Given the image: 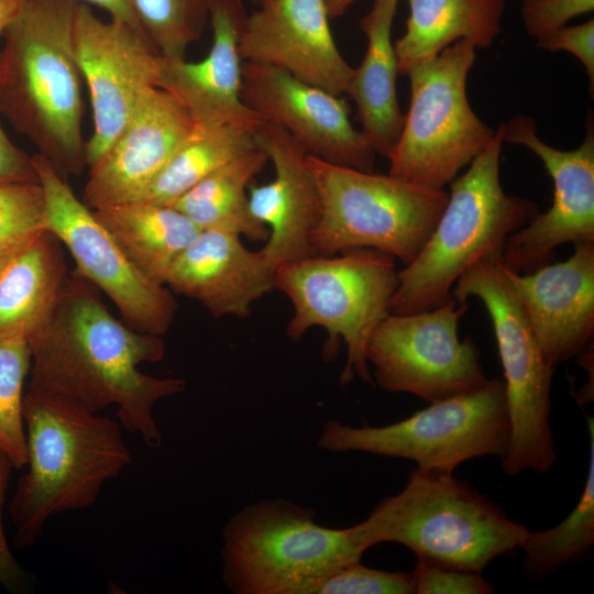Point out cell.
I'll return each instance as SVG.
<instances>
[{
	"instance_id": "5bb4252c",
	"label": "cell",
	"mask_w": 594,
	"mask_h": 594,
	"mask_svg": "<svg viewBox=\"0 0 594 594\" xmlns=\"http://www.w3.org/2000/svg\"><path fill=\"white\" fill-rule=\"evenodd\" d=\"M501 125L504 142L530 150L553 182L551 207L510 234L501 255L509 271L527 274L551 263L561 244L594 242L593 111L588 109L583 142L571 151L543 142L531 117L518 114Z\"/></svg>"
},
{
	"instance_id": "f546056e",
	"label": "cell",
	"mask_w": 594,
	"mask_h": 594,
	"mask_svg": "<svg viewBox=\"0 0 594 594\" xmlns=\"http://www.w3.org/2000/svg\"><path fill=\"white\" fill-rule=\"evenodd\" d=\"M144 34L164 58H186L209 21V0H130Z\"/></svg>"
},
{
	"instance_id": "ac0fdd59",
	"label": "cell",
	"mask_w": 594,
	"mask_h": 594,
	"mask_svg": "<svg viewBox=\"0 0 594 594\" xmlns=\"http://www.w3.org/2000/svg\"><path fill=\"white\" fill-rule=\"evenodd\" d=\"M246 15L242 0H209L212 44L206 57H160L157 87L185 108L195 125H229L254 134L264 123L241 98L239 36Z\"/></svg>"
},
{
	"instance_id": "74e56055",
	"label": "cell",
	"mask_w": 594,
	"mask_h": 594,
	"mask_svg": "<svg viewBox=\"0 0 594 594\" xmlns=\"http://www.w3.org/2000/svg\"><path fill=\"white\" fill-rule=\"evenodd\" d=\"M7 183H38V178L32 156L11 142L0 123V184Z\"/></svg>"
},
{
	"instance_id": "ab89813d",
	"label": "cell",
	"mask_w": 594,
	"mask_h": 594,
	"mask_svg": "<svg viewBox=\"0 0 594 594\" xmlns=\"http://www.w3.org/2000/svg\"><path fill=\"white\" fill-rule=\"evenodd\" d=\"M22 0H0V37L15 16Z\"/></svg>"
},
{
	"instance_id": "4316f807",
	"label": "cell",
	"mask_w": 594,
	"mask_h": 594,
	"mask_svg": "<svg viewBox=\"0 0 594 594\" xmlns=\"http://www.w3.org/2000/svg\"><path fill=\"white\" fill-rule=\"evenodd\" d=\"M267 161L266 153L256 144L209 174L170 206L201 231L216 230L253 241L266 240L268 230L251 213L246 186Z\"/></svg>"
},
{
	"instance_id": "d590c367",
	"label": "cell",
	"mask_w": 594,
	"mask_h": 594,
	"mask_svg": "<svg viewBox=\"0 0 594 594\" xmlns=\"http://www.w3.org/2000/svg\"><path fill=\"white\" fill-rule=\"evenodd\" d=\"M537 47L573 54L584 66L588 77L590 95L594 94V20L578 25H564L556 32L537 40Z\"/></svg>"
},
{
	"instance_id": "484cf974",
	"label": "cell",
	"mask_w": 594,
	"mask_h": 594,
	"mask_svg": "<svg viewBox=\"0 0 594 594\" xmlns=\"http://www.w3.org/2000/svg\"><path fill=\"white\" fill-rule=\"evenodd\" d=\"M94 212L131 262L162 285L176 258L201 231L173 206L128 201Z\"/></svg>"
},
{
	"instance_id": "52a82bcc",
	"label": "cell",
	"mask_w": 594,
	"mask_h": 594,
	"mask_svg": "<svg viewBox=\"0 0 594 594\" xmlns=\"http://www.w3.org/2000/svg\"><path fill=\"white\" fill-rule=\"evenodd\" d=\"M398 285L395 257L374 249H353L336 255H310L274 271V288L292 301L287 336L298 341L307 330L321 327L329 334L327 353L346 345L342 384L359 376L373 383L365 349L378 322L388 314Z\"/></svg>"
},
{
	"instance_id": "7a4b0ae2",
	"label": "cell",
	"mask_w": 594,
	"mask_h": 594,
	"mask_svg": "<svg viewBox=\"0 0 594 594\" xmlns=\"http://www.w3.org/2000/svg\"><path fill=\"white\" fill-rule=\"evenodd\" d=\"M77 3L22 0L0 50V113L65 179L87 166L73 47Z\"/></svg>"
},
{
	"instance_id": "ba28073f",
	"label": "cell",
	"mask_w": 594,
	"mask_h": 594,
	"mask_svg": "<svg viewBox=\"0 0 594 594\" xmlns=\"http://www.w3.org/2000/svg\"><path fill=\"white\" fill-rule=\"evenodd\" d=\"M460 302L479 298L492 320L504 370L510 438L503 471L548 473L558 454L550 427L551 385L556 369L546 360L509 271L501 257L479 261L457 280Z\"/></svg>"
},
{
	"instance_id": "277c9868",
	"label": "cell",
	"mask_w": 594,
	"mask_h": 594,
	"mask_svg": "<svg viewBox=\"0 0 594 594\" xmlns=\"http://www.w3.org/2000/svg\"><path fill=\"white\" fill-rule=\"evenodd\" d=\"M364 551L382 542L409 548L417 559L482 573L524 543L529 529L453 473L416 468L397 494L348 527Z\"/></svg>"
},
{
	"instance_id": "7bdbcfd3",
	"label": "cell",
	"mask_w": 594,
	"mask_h": 594,
	"mask_svg": "<svg viewBox=\"0 0 594 594\" xmlns=\"http://www.w3.org/2000/svg\"><path fill=\"white\" fill-rule=\"evenodd\" d=\"M252 2H255L256 4H260L263 0H251Z\"/></svg>"
},
{
	"instance_id": "9c48e42d",
	"label": "cell",
	"mask_w": 594,
	"mask_h": 594,
	"mask_svg": "<svg viewBox=\"0 0 594 594\" xmlns=\"http://www.w3.org/2000/svg\"><path fill=\"white\" fill-rule=\"evenodd\" d=\"M321 200L312 255L374 249L409 264L421 251L448 201L389 174L334 165L307 154Z\"/></svg>"
},
{
	"instance_id": "603a6c76",
	"label": "cell",
	"mask_w": 594,
	"mask_h": 594,
	"mask_svg": "<svg viewBox=\"0 0 594 594\" xmlns=\"http://www.w3.org/2000/svg\"><path fill=\"white\" fill-rule=\"evenodd\" d=\"M68 275L63 244L48 229L18 244L0 264V340L40 330Z\"/></svg>"
},
{
	"instance_id": "d6986e66",
	"label": "cell",
	"mask_w": 594,
	"mask_h": 594,
	"mask_svg": "<svg viewBox=\"0 0 594 594\" xmlns=\"http://www.w3.org/2000/svg\"><path fill=\"white\" fill-rule=\"evenodd\" d=\"M194 127L172 95L158 87L146 90L110 147L89 167L84 204L96 210L138 199Z\"/></svg>"
},
{
	"instance_id": "1f68e13d",
	"label": "cell",
	"mask_w": 594,
	"mask_h": 594,
	"mask_svg": "<svg viewBox=\"0 0 594 594\" xmlns=\"http://www.w3.org/2000/svg\"><path fill=\"white\" fill-rule=\"evenodd\" d=\"M47 229L40 183L0 184V245L18 244Z\"/></svg>"
},
{
	"instance_id": "f35d334b",
	"label": "cell",
	"mask_w": 594,
	"mask_h": 594,
	"mask_svg": "<svg viewBox=\"0 0 594 594\" xmlns=\"http://www.w3.org/2000/svg\"><path fill=\"white\" fill-rule=\"evenodd\" d=\"M76 1L97 6L103 9L105 11H107L111 15L112 20L123 22L144 34L134 14L130 0H76Z\"/></svg>"
},
{
	"instance_id": "9a60e30c",
	"label": "cell",
	"mask_w": 594,
	"mask_h": 594,
	"mask_svg": "<svg viewBox=\"0 0 594 594\" xmlns=\"http://www.w3.org/2000/svg\"><path fill=\"white\" fill-rule=\"evenodd\" d=\"M74 55L89 90L94 131L86 141L87 166L95 165L121 132L141 96L157 87L161 55L142 32L98 18L78 2Z\"/></svg>"
},
{
	"instance_id": "cb8c5ba5",
	"label": "cell",
	"mask_w": 594,
	"mask_h": 594,
	"mask_svg": "<svg viewBox=\"0 0 594 594\" xmlns=\"http://www.w3.org/2000/svg\"><path fill=\"white\" fill-rule=\"evenodd\" d=\"M398 0H374L360 21L366 36V52L348 85L355 103L356 119L376 154L388 158L400 135L404 113L400 110L396 79L398 65L392 26Z\"/></svg>"
},
{
	"instance_id": "2e32d148",
	"label": "cell",
	"mask_w": 594,
	"mask_h": 594,
	"mask_svg": "<svg viewBox=\"0 0 594 594\" xmlns=\"http://www.w3.org/2000/svg\"><path fill=\"white\" fill-rule=\"evenodd\" d=\"M241 98L264 121L288 132L328 163L373 172L376 153L350 120L344 99L279 68L242 63Z\"/></svg>"
},
{
	"instance_id": "60d3db41",
	"label": "cell",
	"mask_w": 594,
	"mask_h": 594,
	"mask_svg": "<svg viewBox=\"0 0 594 594\" xmlns=\"http://www.w3.org/2000/svg\"><path fill=\"white\" fill-rule=\"evenodd\" d=\"M356 0H324L326 9L329 18H338L345 13V11Z\"/></svg>"
},
{
	"instance_id": "30bf717a",
	"label": "cell",
	"mask_w": 594,
	"mask_h": 594,
	"mask_svg": "<svg viewBox=\"0 0 594 594\" xmlns=\"http://www.w3.org/2000/svg\"><path fill=\"white\" fill-rule=\"evenodd\" d=\"M475 48L457 41L407 72L410 102L388 157L389 175L443 190L492 142L496 130L476 116L466 94Z\"/></svg>"
},
{
	"instance_id": "3957f363",
	"label": "cell",
	"mask_w": 594,
	"mask_h": 594,
	"mask_svg": "<svg viewBox=\"0 0 594 594\" xmlns=\"http://www.w3.org/2000/svg\"><path fill=\"white\" fill-rule=\"evenodd\" d=\"M28 471L9 505L14 546L32 547L54 515L91 506L131 463L120 425L55 394L23 398Z\"/></svg>"
},
{
	"instance_id": "8d00e7d4",
	"label": "cell",
	"mask_w": 594,
	"mask_h": 594,
	"mask_svg": "<svg viewBox=\"0 0 594 594\" xmlns=\"http://www.w3.org/2000/svg\"><path fill=\"white\" fill-rule=\"evenodd\" d=\"M12 468L10 459L0 451V583L10 590L23 592L29 588L31 578L13 557L2 527V507Z\"/></svg>"
},
{
	"instance_id": "b9f144b4",
	"label": "cell",
	"mask_w": 594,
	"mask_h": 594,
	"mask_svg": "<svg viewBox=\"0 0 594 594\" xmlns=\"http://www.w3.org/2000/svg\"><path fill=\"white\" fill-rule=\"evenodd\" d=\"M23 242V241H22ZM21 243V242H20ZM18 243V244H20ZM18 244H12V245H0V264L1 262L4 260V257L18 245Z\"/></svg>"
},
{
	"instance_id": "7402d4cb",
	"label": "cell",
	"mask_w": 594,
	"mask_h": 594,
	"mask_svg": "<svg viewBox=\"0 0 594 594\" xmlns=\"http://www.w3.org/2000/svg\"><path fill=\"white\" fill-rule=\"evenodd\" d=\"M274 271L263 252L245 248L239 235L204 230L176 258L165 285L216 318L246 317L253 302L274 289Z\"/></svg>"
},
{
	"instance_id": "f1b7e54d",
	"label": "cell",
	"mask_w": 594,
	"mask_h": 594,
	"mask_svg": "<svg viewBox=\"0 0 594 594\" xmlns=\"http://www.w3.org/2000/svg\"><path fill=\"white\" fill-rule=\"evenodd\" d=\"M590 460L582 494L572 512L552 528L529 530L520 549L524 574L543 579L560 566L580 561L594 542V420L587 417Z\"/></svg>"
},
{
	"instance_id": "d6a6232c",
	"label": "cell",
	"mask_w": 594,
	"mask_h": 594,
	"mask_svg": "<svg viewBox=\"0 0 594 594\" xmlns=\"http://www.w3.org/2000/svg\"><path fill=\"white\" fill-rule=\"evenodd\" d=\"M308 594H415L411 572L372 569L348 563L317 581Z\"/></svg>"
},
{
	"instance_id": "6da1fadb",
	"label": "cell",
	"mask_w": 594,
	"mask_h": 594,
	"mask_svg": "<svg viewBox=\"0 0 594 594\" xmlns=\"http://www.w3.org/2000/svg\"><path fill=\"white\" fill-rule=\"evenodd\" d=\"M28 343V387L65 397L92 413L116 405L120 425L140 435L147 447L162 446L153 408L186 387L180 378L154 377L139 370L142 363L164 359L162 336L118 320L98 289L74 271L52 316Z\"/></svg>"
},
{
	"instance_id": "5b68a950",
	"label": "cell",
	"mask_w": 594,
	"mask_h": 594,
	"mask_svg": "<svg viewBox=\"0 0 594 594\" xmlns=\"http://www.w3.org/2000/svg\"><path fill=\"white\" fill-rule=\"evenodd\" d=\"M503 130L450 183L448 201L418 255L398 271L388 314L432 309L450 297L460 276L479 261L501 257L507 238L539 213L536 202L506 194L501 184Z\"/></svg>"
},
{
	"instance_id": "8992f818",
	"label": "cell",
	"mask_w": 594,
	"mask_h": 594,
	"mask_svg": "<svg viewBox=\"0 0 594 594\" xmlns=\"http://www.w3.org/2000/svg\"><path fill=\"white\" fill-rule=\"evenodd\" d=\"M314 509L282 498L245 505L222 532V580L234 594H308L362 559L348 528L319 525Z\"/></svg>"
},
{
	"instance_id": "4dcf8cb0",
	"label": "cell",
	"mask_w": 594,
	"mask_h": 594,
	"mask_svg": "<svg viewBox=\"0 0 594 594\" xmlns=\"http://www.w3.org/2000/svg\"><path fill=\"white\" fill-rule=\"evenodd\" d=\"M30 367L31 352L25 338L0 340V451L15 469L25 466L28 461L23 398Z\"/></svg>"
},
{
	"instance_id": "ffe728a7",
	"label": "cell",
	"mask_w": 594,
	"mask_h": 594,
	"mask_svg": "<svg viewBox=\"0 0 594 594\" xmlns=\"http://www.w3.org/2000/svg\"><path fill=\"white\" fill-rule=\"evenodd\" d=\"M253 136L275 169L273 180L251 186L248 195L251 213L268 230L261 251L275 270L312 255L321 200L308 153L288 132L264 121Z\"/></svg>"
},
{
	"instance_id": "44dd1931",
	"label": "cell",
	"mask_w": 594,
	"mask_h": 594,
	"mask_svg": "<svg viewBox=\"0 0 594 594\" xmlns=\"http://www.w3.org/2000/svg\"><path fill=\"white\" fill-rule=\"evenodd\" d=\"M512 277L547 362L556 369L579 356L594 334V242L575 243L564 262Z\"/></svg>"
},
{
	"instance_id": "4fadbf2b",
	"label": "cell",
	"mask_w": 594,
	"mask_h": 594,
	"mask_svg": "<svg viewBox=\"0 0 594 594\" xmlns=\"http://www.w3.org/2000/svg\"><path fill=\"white\" fill-rule=\"evenodd\" d=\"M32 162L44 195L47 229L69 251L75 272L112 300L128 326L165 334L177 310L172 290L131 262L94 210L77 198L45 157L37 153Z\"/></svg>"
},
{
	"instance_id": "d4e9b609",
	"label": "cell",
	"mask_w": 594,
	"mask_h": 594,
	"mask_svg": "<svg viewBox=\"0 0 594 594\" xmlns=\"http://www.w3.org/2000/svg\"><path fill=\"white\" fill-rule=\"evenodd\" d=\"M408 6L405 32L394 43L402 75L460 40L490 47L502 32L506 0H408Z\"/></svg>"
},
{
	"instance_id": "7c38bea8",
	"label": "cell",
	"mask_w": 594,
	"mask_h": 594,
	"mask_svg": "<svg viewBox=\"0 0 594 594\" xmlns=\"http://www.w3.org/2000/svg\"><path fill=\"white\" fill-rule=\"evenodd\" d=\"M468 309V302L452 296L429 310L387 314L365 349L378 387L433 403L484 386L488 378L479 348L471 338L460 340L458 334Z\"/></svg>"
},
{
	"instance_id": "83f0119b",
	"label": "cell",
	"mask_w": 594,
	"mask_h": 594,
	"mask_svg": "<svg viewBox=\"0 0 594 594\" xmlns=\"http://www.w3.org/2000/svg\"><path fill=\"white\" fill-rule=\"evenodd\" d=\"M256 145L229 125H195L150 186L133 201L170 206L209 174Z\"/></svg>"
},
{
	"instance_id": "8fae6325",
	"label": "cell",
	"mask_w": 594,
	"mask_h": 594,
	"mask_svg": "<svg viewBox=\"0 0 594 594\" xmlns=\"http://www.w3.org/2000/svg\"><path fill=\"white\" fill-rule=\"evenodd\" d=\"M510 438L505 383L444 398L411 416L378 427L323 424L318 446L329 452H365L399 458L422 470L453 473L463 462L506 455Z\"/></svg>"
},
{
	"instance_id": "836d02e7",
	"label": "cell",
	"mask_w": 594,
	"mask_h": 594,
	"mask_svg": "<svg viewBox=\"0 0 594 594\" xmlns=\"http://www.w3.org/2000/svg\"><path fill=\"white\" fill-rule=\"evenodd\" d=\"M415 594H491L494 586L482 573L417 559L411 571Z\"/></svg>"
},
{
	"instance_id": "e575fe53",
	"label": "cell",
	"mask_w": 594,
	"mask_h": 594,
	"mask_svg": "<svg viewBox=\"0 0 594 594\" xmlns=\"http://www.w3.org/2000/svg\"><path fill=\"white\" fill-rule=\"evenodd\" d=\"M593 10L594 0H521L520 13L526 33L539 40Z\"/></svg>"
},
{
	"instance_id": "e0dca14e",
	"label": "cell",
	"mask_w": 594,
	"mask_h": 594,
	"mask_svg": "<svg viewBox=\"0 0 594 594\" xmlns=\"http://www.w3.org/2000/svg\"><path fill=\"white\" fill-rule=\"evenodd\" d=\"M239 54L336 96L345 94L353 74L334 42L324 0H263L245 18Z\"/></svg>"
}]
</instances>
